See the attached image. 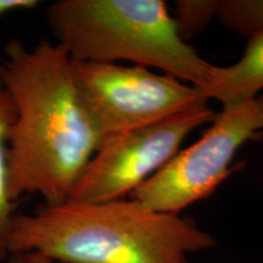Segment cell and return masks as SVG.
<instances>
[{
    "instance_id": "cell-1",
    "label": "cell",
    "mask_w": 263,
    "mask_h": 263,
    "mask_svg": "<svg viewBox=\"0 0 263 263\" xmlns=\"http://www.w3.org/2000/svg\"><path fill=\"white\" fill-rule=\"evenodd\" d=\"M4 54L0 72L15 110L6 151L10 196L67 201L103 141L78 93L70 55L59 43L28 49L17 39Z\"/></svg>"
},
{
    "instance_id": "cell-2",
    "label": "cell",
    "mask_w": 263,
    "mask_h": 263,
    "mask_svg": "<svg viewBox=\"0 0 263 263\" xmlns=\"http://www.w3.org/2000/svg\"><path fill=\"white\" fill-rule=\"evenodd\" d=\"M216 239L192 218L132 199L42 205L14 217L9 256L35 254L58 263H189Z\"/></svg>"
},
{
    "instance_id": "cell-3",
    "label": "cell",
    "mask_w": 263,
    "mask_h": 263,
    "mask_svg": "<svg viewBox=\"0 0 263 263\" xmlns=\"http://www.w3.org/2000/svg\"><path fill=\"white\" fill-rule=\"evenodd\" d=\"M47 20L72 61H129L195 87L216 67L180 37L162 0H58Z\"/></svg>"
},
{
    "instance_id": "cell-4",
    "label": "cell",
    "mask_w": 263,
    "mask_h": 263,
    "mask_svg": "<svg viewBox=\"0 0 263 263\" xmlns=\"http://www.w3.org/2000/svg\"><path fill=\"white\" fill-rule=\"evenodd\" d=\"M263 138V93L241 103L223 105L195 143L150 177L129 197L153 210L179 215L206 199L236 167L233 160L248 141Z\"/></svg>"
},
{
    "instance_id": "cell-5",
    "label": "cell",
    "mask_w": 263,
    "mask_h": 263,
    "mask_svg": "<svg viewBox=\"0 0 263 263\" xmlns=\"http://www.w3.org/2000/svg\"><path fill=\"white\" fill-rule=\"evenodd\" d=\"M72 73L103 140L209 105L195 85L141 66L72 61Z\"/></svg>"
},
{
    "instance_id": "cell-6",
    "label": "cell",
    "mask_w": 263,
    "mask_h": 263,
    "mask_svg": "<svg viewBox=\"0 0 263 263\" xmlns=\"http://www.w3.org/2000/svg\"><path fill=\"white\" fill-rule=\"evenodd\" d=\"M215 116L206 105L106 138L67 201L105 202L129 196L178 154L193 130L210 124Z\"/></svg>"
},
{
    "instance_id": "cell-7",
    "label": "cell",
    "mask_w": 263,
    "mask_h": 263,
    "mask_svg": "<svg viewBox=\"0 0 263 263\" xmlns=\"http://www.w3.org/2000/svg\"><path fill=\"white\" fill-rule=\"evenodd\" d=\"M196 88L205 100H217L222 105L258 97L263 90V32L249 39L244 54L235 64L216 66L210 81Z\"/></svg>"
},
{
    "instance_id": "cell-8",
    "label": "cell",
    "mask_w": 263,
    "mask_h": 263,
    "mask_svg": "<svg viewBox=\"0 0 263 263\" xmlns=\"http://www.w3.org/2000/svg\"><path fill=\"white\" fill-rule=\"evenodd\" d=\"M15 118V110L8 90L3 83L0 72V261L9 258V238L14 223V212L18 202L11 199L9 193L8 176V139Z\"/></svg>"
},
{
    "instance_id": "cell-9",
    "label": "cell",
    "mask_w": 263,
    "mask_h": 263,
    "mask_svg": "<svg viewBox=\"0 0 263 263\" xmlns=\"http://www.w3.org/2000/svg\"><path fill=\"white\" fill-rule=\"evenodd\" d=\"M215 17L224 27L250 39L263 32V0L215 2Z\"/></svg>"
},
{
    "instance_id": "cell-10",
    "label": "cell",
    "mask_w": 263,
    "mask_h": 263,
    "mask_svg": "<svg viewBox=\"0 0 263 263\" xmlns=\"http://www.w3.org/2000/svg\"><path fill=\"white\" fill-rule=\"evenodd\" d=\"M215 17V2L179 0L176 3L173 18L184 41L195 37Z\"/></svg>"
},
{
    "instance_id": "cell-11",
    "label": "cell",
    "mask_w": 263,
    "mask_h": 263,
    "mask_svg": "<svg viewBox=\"0 0 263 263\" xmlns=\"http://www.w3.org/2000/svg\"><path fill=\"white\" fill-rule=\"evenodd\" d=\"M41 3L37 0H0V16L15 10H31L37 8Z\"/></svg>"
},
{
    "instance_id": "cell-12",
    "label": "cell",
    "mask_w": 263,
    "mask_h": 263,
    "mask_svg": "<svg viewBox=\"0 0 263 263\" xmlns=\"http://www.w3.org/2000/svg\"><path fill=\"white\" fill-rule=\"evenodd\" d=\"M9 263H35V258L33 254L22 255H10Z\"/></svg>"
},
{
    "instance_id": "cell-13",
    "label": "cell",
    "mask_w": 263,
    "mask_h": 263,
    "mask_svg": "<svg viewBox=\"0 0 263 263\" xmlns=\"http://www.w3.org/2000/svg\"><path fill=\"white\" fill-rule=\"evenodd\" d=\"M33 255H34L35 263H58V262L51 261V259H48V258H45V257H42V256H39V255H35V254H33Z\"/></svg>"
}]
</instances>
